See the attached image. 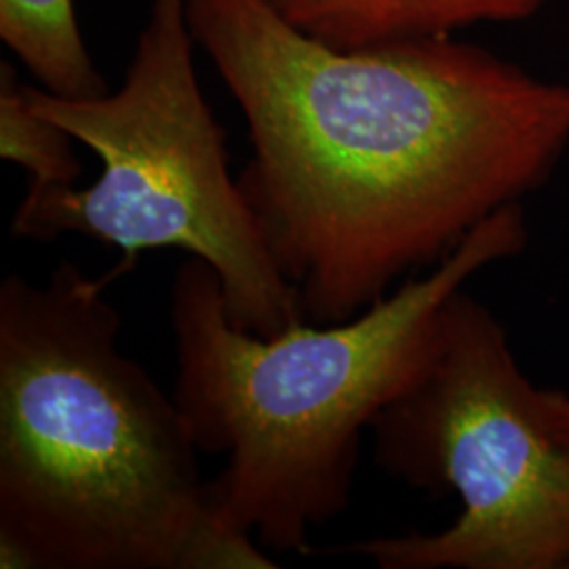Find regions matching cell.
I'll use <instances>...</instances> for the list:
<instances>
[{
	"mask_svg": "<svg viewBox=\"0 0 569 569\" xmlns=\"http://www.w3.org/2000/svg\"><path fill=\"white\" fill-rule=\"evenodd\" d=\"M243 112L239 176L305 317L340 323L549 180L569 84L451 37L336 49L268 0H186Z\"/></svg>",
	"mask_w": 569,
	"mask_h": 569,
	"instance_id": "cell-1",
	"label": "cell"
},
{
	"mask_svg": "<svg viewBox=\"0 0 569 569\" xmlns=\"http://www.w3.org/2000/svg\"><path fill=\"white\" fill-rule=\"evenodd\" d=\"M131 268L0 283V568L274 569L218 526L173 395L119 348L103 289Z\"/></svg>",
	"mask_w": 569,
	"mask_h": 569,
	"instance_id": "cell-2",
	"label": "cell"
},
{
	"mask_svg": "<svg viewBox=\"0 0 569 569\" xmlns=\"http://www.w3.org/2000/svg\"><path fill=\"white\" fill-rule=\"evenodd\" d=\"M526 244L523 209L507 204L357 317L274 338L234 326L218 272L183 260L171 283L173 399L197 449L226 456L207 481L218 526L306 555L310 529L348 509L361 432L422 366L449 296Z\"/></svg>",
	"mask_w": 569,
	"mask_h": 569,
	"instance_id": "cell-3",
	"label": "cell"
},
{
	"mask_svg": "<svg viewBox=\"0 0 569 569\" xmlns=\"http://www.w3.org/2000/svg\"><path fill=\"white\" fill-rule=\"evenodd\" d=\"M186 0H152L136 56L117 91L68 100L28 84L32 106L102 161L87 188H30L11 234L53 243L79 234L119 247L136 264L148 249H180L211 266L230 321L262 338L305 321L239 180L224 131L194 70Z\"/></svg>",
	"mask_w": 569,
	"mask_h": 569,
	"instance_id": "cell-4",
	"label": "cell"
},
{
	"mask_svg": "<svg viewBox=\"0 0 569 569\" xmlns=\"http://www.w3.org/2000/svg\"><path fill=\"white\" fill-rule=\"evenodd\" d=\"M373 460L435 498L449 528L371 538L312 555L382 569H569V392L521 369L488 306L462 289L439 312L411 382L371 422Z\"/></svg>",
	"mask_w": 569,
	"mask_h": 569,
	"instance_id": "cell-5",
	"label": "cell"
},
{
	"mask_svg": "<svg viewBox=\"0 0 569 569\" xmlns=\"http://www.w3.org/2000/svg\"><path fill=\"white\" fill-rule=\"evenodd\" d=\"M310 39L336 49L451 37L483 21H521L545 0H268Z\"/></svg>",
	"mask_w": 569,
	"mask_h": 569,
	"instance_id": "cell-6",
	"label": "cell"
},
{
	"mask_svg": "<svg viewBox=\"0 0 569 569\" xmlns=\"http://www.w3.org/2000/svg\"><path fill=\"white\" fill-rule=\"evenodd\" d=\"M0 39L44 91L68 100L108 93L82 42L72 0H0Z\"/></svg>",
	"mask_w": 569,
	"mask_h": 569,
	"instance_id": "cell-7",
	"label": "cell"
},
{
	"mask_svg": "<svg viewBox=\"0 0 569 569\" xmlns=\"http://www.w3.org/2000/svg\"><path fill=\"white\" fill-rule=\"evenodd\" d=\"M77 142L63 127L39 112L16 68L0 66V157L30 173V188L74 186L82 164L74 154Z\"/></svg>",
	"mask_w": 569,
	"mask_h": 569,
	"instance_id": "cell-8",
	"label": "cell"
}]
</instances>
